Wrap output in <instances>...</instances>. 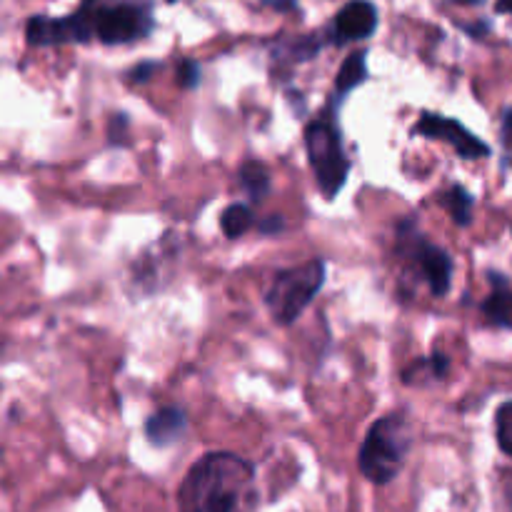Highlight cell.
I'll use <instances>...</instances> for the list:
<instances>
[{
    "label": "cell",
    "mask_w": 512,
    "mask_h": 512,
    "mask_svg": "<svg viewBox=\"0 0 512 512\" xmlns=\"http://www.w3.org/2000/svg\"><path fill=\"white\" fill-rule=\"evenodd\" d=\"M253 480V465L235 453H208L178 488L180 512H235Z\"/></svg>",
    "instance_id": "cell-1"
},
{
    "label": "cell",
    "mask_w": 512,
    "mask_h": 512,
    "mask_svg": "<svg viewBox=\"0 0 512 512\" xmlns=\"http://www.w3.org/2000/svg\"><path fill=\"white\" fill-rule=\"evenodd\" d=\"M410 443V423L403 415H385L365 435L358 453V468L370 483L388 485L403 470Z\"/></svg>",
    "instance_id": "cell-2"
},
{
    "label": "cell",
    "mask_w": 512,
    "mask_h": 512,
    "mask_svg": "<svg viewBox=\"0 0 512 512\" xmlns=\"http://www.w3.org/2000/svg\"><path fill=\"white\" fill-rule=\"evenodd\" d=\"M325 283V260L313 258L295 268L280 270L270 283L268 308L278 325H293L303 315V310L313 303Z\"/></svg>",
    "instance_id": "cell-3"
},
{
    "label": "cell",
    "mask_w": 512,
    "mask_h": 512,
    "mask_svg": "<svg viewBox=\"0 0 512 512\" xmlns=\"http://www.w3.org/2000/svg\"><path fill=\"white\" fill-rule=\"evenodd\" d=\"M305 148L313 165L318 188L328 200L338 198L350 175V160L345 155L343 138L333 118H318L305 128Z\"/></svg>",
    "instance_id": "cell-4"
},
{
    "label": "cell",
    "mask_w": 512,
    "mask_h": 512,
    "mask_svg": "<svg viewBox=\"0 0 512 512\" xmlns=\"http://www.w3.org/2000/svg\"><path fill=\"white\" fill-rule=\"evenodd\" d=\"M398 248L403 255H410L415 265H420L425 280L430 285V293L435 298H443L450 293V283H453V258L445 253L438 245L428 243L420 238L415 220H403L398 223Z\"/></svg>",
    "instance_id": "cell-5"
},
{
    "label": "cell",
    "mask_w": 512,
    "mask_h": 512,
    "mask_svg": "<svg viewBox=\"0 0 512 512\" xmlns=\"http://www.w3.org/2000/svg\"><path fill=\"white\" fill-rule=\"evenodd\" d=\"M95 5L93 0H83L80 10L65 18H48V15H33L25 25V38L30 45H63V43H88L95 35L93 25Z\"/></svg>",
    "instance_id": "cell-6"
},
{
    "label": "cell",
    "mask_w": 512,
    "mask_h": 512,
    "mask_svg": "<svg viewBox=\"0 0 512 512\" xmlns=\"http://www.w3.org/2000/svg\"><path fill=\"white\" fill-rule=\"evenodd\" d=\"M93 25L100 43L120 45L145 38L153 30V18L138 5H110V8L95 5Z\"/></svg>",
    "instance_id": "cell-7"
},
{
    "label": "cell",
    "mask_w": 512,
    "mask_h": 512,
    "mask_svg": "<svg viewBox=\"0 0 512 512\" xmlns=\"http://www.w3.org/2000/svg\"><path fill=\"white\" fill-rule=\"evenodd\" d=\"M415 133L425 135L433 140H445L458 150L460 158L475 160V158H488L490 145L483 143L475 133H470L460 120L448 118L440 113H423V118L415 125Z\"/></svg>",
    "instance_id": "cell-8"
},
{
    "label": "cell",
    "mask_w": 512,
    "mask_h": 512,
    "mask_svg": "<svg viewBox=\"0 0 512 512\" xmlns=\"http://www.w3.org/2000/svg\"><path fill=\"white\" fill-rule=\"evenodd\" d=\"M378 28V8L370 0H350L333 20V35L338 43L365 40Z\"/></svg>",
    "instance_id": "cell-9"
},
{
    "label": "cell",
    "mask_w": 512,
    "mask_h": 512,
    "mask_svg": "<svg viewBox=\"0 0 512 512\" xmlns=\"http://www.w3.org/2000/svg\"><path fill=\"white\" fill-rule=\"evenodd\" d=\"M185 428H188V418L180 408H160L153 413L145 423V438L155 448H168V445L178 443L183 438Z\"/></svg>",
    "instance_id": "cell-10"
},
{
    "label": "cell",
    "mask_w": 512,
    "mask_h": 512,
    "mask_svg": "<svg viewBox=\"0 0 512 512\" xmlns=\"http://www.w3.org/2000/svg\"><path fill=\"white\" fill-rule=\"evenodd\" d=\"M368 80V53L365 50H355L340 65L338 75H335V98L343 100L350 90L363 85Z\"/></svg>",
    "instance_id": "cell-11"
},
{
    "label": "cell",
    "mask_w": 512,
    "mask_h": 512,
    "mask_svg": "<svg viewBox=\"0 0 512 512\" xmlns=\"http://www.w3.org/2000/svg\"><path fill=\"white\" fill-rule=\"evenodd\" d=\"M238 178L253 203H260L270 193V173L260 160H245L238 170Z\"/></svg>",
    "instance_id": "cell-12"
},
{
    "label": "cell",
    "mask_w": 512,
    "mask_h": 512,
    "mask_svg": "<svg viewBox=\"0 0 512 512\" xmlns=\"http://www.w3.org/2000/svg\"><path fill=\"white\" fill-rule=\"evenodd\" d=\"M440 203L445 205V210H448L450 218H453L455 223L463 225V228L465 225H470V220H473L475 200H473V195L463 188V185H453V188H450L448 193L440 198Z\"/></svg>",
    "instance_id": "cell-13"
},
{
    "label": "cell",
    "mask_w": 512,
    "mask_h": 512,
    "mask_svg": "<svg viewBox=\"0 0 512 512\" xmlns=\"http://www.w3.org/2000/svg\"><path fill=\"white\" fill-rule=\"evenodd\" d=\"M483 313L498 328H512V290L495 288L483 303Z\"/></svg>",
    "instance_id": "cell-14"
},
{
    "label": "cell",
    "mask_w": 512,
    "mask_h": 512,
    "mask_svg": "<svg viewBox=\"0 0 512 512\" xmlns=\"http://www.w3.org/2000/svg\"><path fill=\"white\" fill-rule=\"evenodd\" d=\"M253 225L255 215L253 210H250V205L235 203L230 205V208H225L223 215H220V228H223V233L228 235V238H243Z\"/></svg>",
    "instance_id": "cell-15"
},
{
    "label": "cell",
    "mask_w": 512,
    "mask_h": 512,
    "mask_svg": "<svg viewBox=\"0 0 512 512\" xmlns=\"http://www.w3.org/2000/svg\"><path fill=\"white\" fill-rule=\"evenodd\" d=\"M495 433H498L500 450L512 458V400L498 408V415H495Z\"/></svg>",
    "instance_id": "cell-16"
},
{
    "label": "cell",
    "mask_w": 512,
    "mask_h": 512,
    "mask_svg": "<svg viewBox=\"0 0 512 512\" xmlns=\"http://www.w3.org/2000/svg\"><path fill=\"white\" fill-rule=\"evenodd\" d=\"M175 80H178L180 88H185V90L198 88V85H200V65L195 63V60H190V58L180 60L178 73H175Z\"/></svg>",
    "instance_id": "cell-17"
},
{
    "label": "cell",
    "mask_w": 512,
    "mask_h": 512,
    "mask_svg": "<svg viewBox=\"0 0 512 512\" xmlns=\"http://www.w3.org/2000/svg\"><path fill=\"white\" fill-rule=\"evenodd\" d=\"M320 53V40L315 35H308V38H298L290 43V58L293 60H310Z\"/></svg>",
    "instance_id": "cell-18"
},
{
    "label": "cell",
    "mask_w": 512,
    "mask_h": 512,
    "mask_svg": "<svg viewBox=\"0 0 512 512\" xmlns=\"http://www.w3.org/2000/svg\"><path fill=\"white\" fill-rule=\"evenodd\" d=\"M128 128L130 120L125 113H118L110 118V128H108V138L113 145H125V138H128Z\"/></svg>",
    "instance_id": "cell-19"
},
{
    "label": "cell",
    "mask_w": 512,
    "mask_h": 512,
    "mask_svg": "<svg viewBox=\"0 0 512 512\" xmlns=\"http://www.w3.org/2000/svg\"><path fill=\"white\" fill-rule=\"evenodd\" d=\"M155 70H160V65L155 63V60H143V63H138L130 70V78H133L135 83H145V80L153 78Z\"/></svg>",
    "instance_id": "cell-20"
},
{
    "label": "cell",
    "mask_w": 512,
    "mask_h": 512,
    "mask_svg": "<svg viewBox=\"0 0 512 512\" xmlns=\"http://www.w3.org/2000/svg\"><path fill=\"white\" fill-rule=\"evenodd\" d=\"M428 365H430V373H433V378H445V375H448V370H450L448 355H443V353L430 355Z\"/></svg>",
    "instance_id": "cell-21"
},
{
    "label": "cell",
    "mask_w": 512,
    "mask_h": 512,
    "mask_svg": "<svg viewBox=\"0 0 512 512\" xmlns=\"http://www.w3.org/2000/svg\"><path fill=\"white\" fill-rule=\"evenodd\" d=\"M283 228H285V220L280 218V215H268V218H263L258 223V233L263 235H278L283 233Z\"/></svg>",
    "instance_id": "cell-22"
},
{
    "label": "cell",
    "mask_w": 512,
    "mask_h": 512,
    "mask_svg": "<svg viewBox=\"0 0 512 512\" xmlns=\"http://www.w3.org/2000/svg\"><path fill=\"white\" fill-rule=\"evenodd\" d=\"M265 5H270V8L275 10H293L298 8V0H263Z\"/></svg>",
    "instance_id": "cell-23"
},
{
    "label": "cell",
    "mask_w": 512,
    "mask_h": 512,
    "mask_svg": "<svg viewBox=\"0 0 512 512\" xmlns=\"http://www.w3.org/2000/svg\"><path fill=\"white\" fill-rule=\"evenodd\" d=\"M503 133H505V138L508 140H512V108L508 110V113H505V123H503Z\"/></svg>",
    "instance_id": "cell-24"
},
{
    "label": "cell",
    "mask_w": 512,
    "mask_h": 512,
    "mask_svg": "<svg viewBox=\"0 0 512 512\" xmlns=\"http://www.w3.org/2000/svg\"><path fill=\"white\" fill-rule=\"evenodd\" d=\"M490 30V25L488 23H480V25H470L468 28V33L470 35H485Z\"/></svg>",
    "instance_id": "cell-25"
},
{
    "label": "cell",
    "mask_w": 512,
    "mask_h": 512,
    "mask_svg": "<svg viewBox=\"0 0 512 512\" xmlns=\"http://www.w3.org/2000/svg\"><path fill=\"white\" fill-rule=\"evenodd\" d=\"M498 13H510L512 15V0H498Z\"/></svg>",
    "instance_id": "cell-26"
},
{
    "label": "cell",
    "mask_w": 512,
    "mask_h": 512,
    "mask_svg": "<svg viewBox=\"0 0 512 512\" xmlns=\"http://www.w3.org/2000/svg\"><path fill=\"white\" fill-rule=\"evenodd\" d=\"M473 3H475V0H473Z\"/></svg>",
    "instance_id": "cell-27"
}]
</instances>
